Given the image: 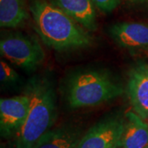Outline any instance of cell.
<instances>
[{
    "instance_id": "1",
    "label": "cell",
    "mask_w": 148,
    "mask_h": 148,
    "mask_svg": "<svg viewBox=\"0 0 148 148\" xmlns=\"http://www.w3.org/2000/svg\"><path fill=\"white\" fill-rule=\"evenodd\" d=\"M30 11L35 29L43 43L57 51L89 46L88 32L58 7L46 0H31Z\"/></svg>"
},
{
    "instance_id": "2",
    "label": "cell",
    "mask_w": 148,
    "mask_h": 148,
    "mask_svg": "<svg viewBox=\"0 0 148 148\" xmlns=\"http://www.w3.org/2000/svg\"><path fill=\"white\" fill-rule=\"evenodd\" d=\"M25 94L30 99L26 121L15 136L13 148H34L50 130L56 118V95L51 82L37 77L27 85Z\"/></svg>"
},
{
    "instance_id": "3",
    "label": "cell",
    "mask_w": 148,
    "mask_h": 148,
    "mask_svg": "<svg viewBox=\"0 0 148 148\" xmlns=\"http://www.w3.org/2000/svg\"><path fill=\"white\" fill-rule=\"evenodd\" d=\"M123 93L119 84L101 71H85L73 76L69 82L67 99L73 108L100 105Z\"/></svg>"
},
{
    "instance_id": "4",
    "label": "cell",
    "mask_w": 148,
    "mask_h": 148,
    "mask_svg": "<svg viewBox=\"0 0 148 148\" xmlns=\"http://www.w3.org/2000/svg\"><path fill=\"white\" fill-rule=\"evenodd\" d=\"M0 53L11 63L26 70L42 64L45 52L38 40L21 34H10L0 41Z\"/></svg>"
},
{
    "instance_id": "5",
    "label": "cell",
    "mask_w": 148,
    "mask_h": 148,
    "mask_svg": "<svg viewBox=\"0 0 148 148\" xmlns=\"http://www.w3.org/2000/svg\"><path fill=\"white\" fill-rule=\"evenodd\" d=\"M125 117L114 115L102 119L80 139L76 148H116L124 127Z\"/></svg>"
},
{
    "instance_id": "6",
    "label": "cell",
    "mask_w": 148,
    "mask_h": 148,
    "mask_svg": "<svg viewBox=\"0 0 148 148\" xmlns=\"http://www.w3.org/2000/svg\"><path fill=\"white\" fill-rule=\"evenodd\" d=\"M30 107L27 94L0 100V129L5 138L15 137L26 121Z\"/></svg>"
},
{
    "instance_id": "7",
    "label": "cell",
    "mask_w": 148,
    "mask_h": 148,
    "mask_svg": "<svg viewBox=\"0 0 148 148\" xmlns=\"http://www.w3.org/2000/svg\"><path fill=\"white\" fill-rule=\"evenodd\" d=\"M127 95L135 113L148 121V64L140 63L130 70Z\"/></svg>"
},
{
    "instance_id": "8",
    "label": "cell",
    "mask_w": 148,
    "mask_h": 148,
    "mask_svg": "<svg viewBox=\"0 0 148 148\" xmlns=\"http://www.w3.org/2000/svg\"><path fill=\"white\" fill-rule=\"evenodd\" d=\"M113 40L132 53H148V26L138 22H120L110 29Z\"/></svg>"
},
{
    "instance_id": "9",
    "label": "cell",
    "mask_w": 148,
    "mask_h": 148,
    "mask_svg": "<svg viewBox=\"0 0 148 148\" xmlns=\"http://www.w3.org/2000/svg\"><path fill=\"white\" fill-rule=\"evenodd\" d=\"M118 148H148V123L133 112L125 114Z\"/></svg>"
},
{
    "instance_id": "10",
    "label": "cell",
    "mask_w": 148,
    "mask_h": 148,
    "mask_svg": "<svg viewBox=\"0 0 148 148\" xmlns=\"http://www.w3.org/2000/svg\"><path fill=\"white\" fill-rule=\"evenodd\" d=\"M53 4L86 30H96V15L91 0H53Z\"/></svg>"
},
{
    "instance_id": "11",
    "label": "cell",
    "mask_w": 148,
    "mask_h": 148,
    "mask_svg": "<svg viewBox=\"0 0 148 148\" xmlns=\"http://www.w3.org/2000/svg\"><path fill=\"white\" fill-rule=\"evenodd\" d=\"M79 132L70 127H60L48 131L34 148H76L79 143Z\"/></svg>"
},
{
    "instance_id": "12",
    "label": "cell",
    "mask_w": 148,
    "mask_h": 148,
    "mask_svg": "<svg viewBox=\"0 0 148 148\" xmlns=\"http://www.w3.org/2000/svg\"><path fill=\"white\" fill-rule=\"evenodd\" d=\"M27 0H0V26L14 28L28 18Z\"/></svg>"
},
{
    "instance_id": "13",
    "label": "cell",
    "mask_w": 148,
    "mask_h": 148,
    "mask_svg": "<svg viewBox=\"0 0 148 148\" xmlns=\"http://www.w3.org/2000/svg\"><path fill=\"white\" fill-rule=\"evenodd\" d=\"M19 76L16 71L12 69L4 61L0 62V79L2 82H12L18 79Z\"/></svg>"
},
{
    "instance_id": "14",
    "label": "cell",
    "mask_w": 148,
    "mask_h": 148,
    "mask_svg": "<svg viewBox=\"0 0 148 148\" xmlns=\"http://www.w3.org/2000/svg\"><path fill=\"white\" fill-rule=\"evenodd\" d=\"M99 9L105 12H111L120 4L122 0H91Z\"/></svg>"
},
{
    "instance_id": "15",
    "label": "cell",
    "mask_w": 148,
    "mask_h": 148,
    "mask_svg": "<svg viewBox=\"0 0 148 148\" xmlns=\"http://www.w3.org/2000/svg\"><path fill=\"white\" fill-rule=\"evenodd\" d=\"M130 3H140V2H144V1H147V0H127Z\"/></svg>"
},
{
    "instance_id": "16",
    "label": "cell",
    "mask_w": 148,
    "mask_h": 148,
    "mask_svg": "<svg viewBox=\"0 0 148 148\" xmlns=\"http://www.w3.org/2000/svg\"><path fill=\"white\" fill-rule=\"evenodd\" d=\"M116 148H118V147H116Z\"/></svg>"
}]
</instances>
